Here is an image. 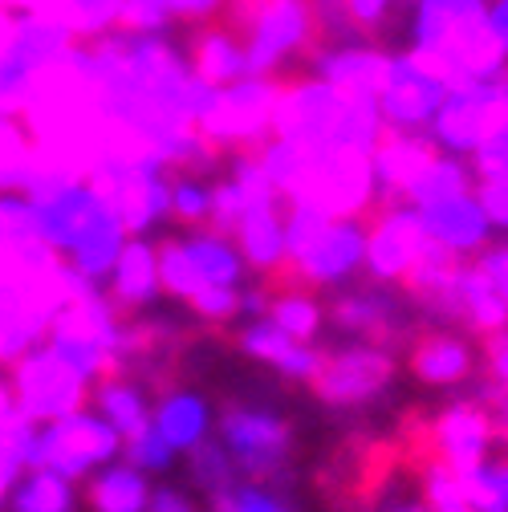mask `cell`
<instances>
[{
	"label": "cell",
	"instance_id": "21",
	"mask_svg": "<svg viewBox=\"0 0 508 512\" xmlns=\"http://www.w3.org/2000/svg\"><path fill=\"white\" fill-rule=\"evenodd\" d=\"M220 435L232 443V452H285L289 456V443H293V427L261 407H248L228 399L220 411Z\"/></svg>",
	"mask_w": 508,
	"mask_h": 512
},
{
	"label": "cell",
	"instance_id": "6",
	"mask_svg": "<svg viewBox=\"0 0 508 512\" xmlns=\"http://www.w3.org/2000/svg\"><path fill=\"white\" fill-rule=\"evenodd\" d=\"M9 370H13L17 407L33 423H57V419L82 415L90 407V378L82 370H74L53 346L29 350Z\"/></svg>",
	"mask_w": 508,
	"mask_h": 512
},
{
	"label": "cell",
	"instance_id": "9",
	"mask_svg": "<svg viewBox=\"0 0 508 512\" xmlns=\"http://www.w3.org/2000/svg\"><path fill=\"white\" fill-rule=\"evenodd\" d=\"M114 452H118V435H114L110 423L70 415V419H57L49 431H37L29 464L45 468V472H57L61 480H78L94 464L110 460Z\"/></svg>",
	"mask_w": 508,
	"mask_h": 512
},
{
	"label": "cell",
	"instance_id": "25",
	"mask_svg": "<svg viewBox=\"0 0 508 512\" xmlns=\"http://www.w3.org/2000/svg\"><path fill=\"white\" fill-rule=\"evenodd\" d=\"M82 500L90 512H147L151 488L135 468H114V472L94 476L86 484Z\"/></svg>",
	"mask_w": 508,
	"mask_h": 512
},
{
	"label": "cell",
	"instance_id": "29",
	"mask_svg": "<svg viewBox=\"0 0 508 512\" xmlns=\"http://www.w3.org/2000/svg\"><path fill=\"white\" fill-rule=\"evenodd\" d=\"M155 252H159V256H155V265H159V281H163V289H167L171 297L192 301V297L208 285V281L200 277L196 261H192V252H187V240H179V236H163Z\"/></svg>",
	"mask_w": 508,
	"mask_h": 512
},
{
	"label": "cell",
	"instance_id": "3",
	"mask_svg": "<svg viewBox=\"0 0 508 512\" xmlns=\"http://www.w3.org/2000/svg\"><path fill=\"white\" fill-rule=\"evenodd\" d=\"M289 204H309L330 220H366L378 204L374 159L358 147H338L305 159L301 183Z\"/></svg>",
	"mask_w": 508,
	"mask_h": 512
},
{
	"label": "cell",
	"instance_id": "51",
	"mask_svg": "<svg viewBox=\"0 0 508 512\" xmlns=\"http://www.w3.org/2000/svg\"><path fill=\"white\" fill-rule=\"evenodd\" d=\"M17 472H21V460H17L13 452H9L5 443H0V500L9 496V484L17 480Z\"/></svg>",
	"mask_w": 508,
	"mask_h": 512
},
{
	"label": "cell",
	"instance_id": "53",
	"mask_svg": "<svg viewBox=\"0 0 508 512\" xmlns=\"http://www.w3.org/2000/svg\"><path fill=\"white\" fill-rule=\"evenodd\" d=\"M17 407V395L9 391V382H0V423H5V415Z\"/></svg>",
	"mask_w": 508,
	"mask_h": 512
},
{
	"label": "cell",
	"instance_id": "39",
	"mask_svg": "<svg viewBox=\"0 0 508 512\" xmlns=\"http://www.w3.org/2000/svg\"><path fill=\"white\" fill-rule=\"evenodd\" d=\"M187 472H192V484H200L208 496L236 484V464L228 460V452H224L216 439L192 443V460H187Z\"/></svg>",
	"mask_w": 508,
	"mask_h": 512
},
{
	"label": "cell",
	"instance_id": "42",
	"mask_svg": "<svg viewBox=\"0 0 508 512\" xmlns=\"http://www.w3.org/2000/svg\"><path fill=\"white\" fill-rule=\"evenodd\" d=\"M187 305H192V313L200 317L204 326H212V334H216L220 326H228L232 317L240 313V293L232 285H204Z\"/></svg>",
	"mask_w": 508,
	"mask_h": 512
},
{
	"label": "cell",
	"instance_id": "28",
	"mask_svg": "<svg viewBox=\"0 0 508 512\" xmlns=\"http://www.w3.org/2000/svg\"><path fill=\"white\" fill-rule=\"evenodd\" d=\"M155 427L163 431V439L171 443V447H192V443H200L204 439V427H208V407H204V399H196V395H167L163 403H159V419H155Z\"/></svg>",
	"mask_w": 508,
	"mask_h": 512
},
{
	"label": "cell",
	"instance_id": "45",
	"mask_svg": "<svg viewBox=\"0 0 508 512\" xmlns=\"http://www.w3.org/2000/svg\"><path fill=\"white\" fill-rule=\"evenodd\" d=\"M472 196L484 208L492 232H508V175H480Z\"/></svg>",
	"mask_w": 508,
	"mask_h": 512
},
{
	"label": "cell",
	"instance_id": "24",
	"mask_svg": "<svg viewBox=\"0 0 508 512\" xmlns=\"http://www.w3.org/2000/svg\"><path fill=\"white\" fill-rule=\"evenodd\" d=\"M472 187H476L472 163L439 151V155L423 167V175L411 183V191H407V200H403V204H411V208H431V204H443V200L468 196Z\"/></svg>",
	"mask_w": 508,
	"mask_h": 512
},
{
	"label": "cell",
	"instance_id": "19",
	"mask_svg": "<svg viewBox=\"0 0 508 512\" xmlns=\"http://www.w3.org/2000/svg\"><path fill=\"white\" fill-rule=\"evenodd\" d=\"M33 216H37L41 236H45L53 248L74 252V248L82 244V236H86L102 216H110V212L90 196L86 183H78V187L61 191V196H53V200H45V204H33Z\"/></svg>",
	"mask_w": 508,
	"mask_h": 512
},
{
	"label": "cell",
	"instance_id": "47",
	"mask_svg": "<svg viewBox=\"0 0 508 512\" xmlns=\"http://www.w3.org/2000/svg\"><path fill=\"white\" fill-rule=\"evenodd\" d=\"M163 5H167V13L175 21L204 25V21H220L232 9V0H163Z\"/></svg>",
	"mask_w": 508,
	"mask_h": 512
},
{
	"label": "cell",
	"instance_id": "17",
	"mask_svg": "<svg viewBox=\"0 0 508 512\" xmlns=\"http://www.w3.org/2000/svg\"><path fill=\"white\" fill-rule=\"evenodd\" d=\"M187 66L212 90H224V86L248 78V53L224 21H204V25H196L192 41H187Z\"/></svg>",
	"mask_w": 508,
	"mask_h": 512
},
{
	"label": "cell",
	"instance_id": "52",
	"mask_svg": "<svg viewBox=\"0 0 508 512\" xmlns=\"http://www.w3.org/2000/svg\"><path fill=\"white\" fill-rule=\"evenodd\" d=\"M488 25L508 45V0H492V5H488Z\"/></svg>",
	"mask_w": 508,
	"mask_h": 512
},
{
	"label": "cell",
	"instance_id": "33",
	"mask_svg": "<svg viewBox=\"0 0 508 512\" xmlns=\"http://www.w3.org/2000/svg\"><path fill=\"white\" fill-rule=\"evenodd\" d=\"M122 0H57V21L66 25L78 41H94L114 33Z\"/></svg>",
	"mask_w": 508,
	"mask_h": 512
},
{
	"label": "cell",
	"instance_id": "4",
	"mask_svg": "<svg viewBox=\"0 0 508 512\" xmlns=\"http://www.w3.org/2000/svg\"><path fill=\"white\" fill-rule=\"evenodd\" d=\"M492 443H496V423L476 399H460L452 407H443L431 423L411 419L407 431H403L407 460L435 456L439 464H448L456 476L480 468L492 456Z\"/></svg>",
	"mask_w": 508,
	"mask_h": 512
},
{
	"label": "cell",
	"instance_id": "44",
	"mask_svg": "<svg viewBox=\"0 0 508 512\" xmlns=\"http://www.w3.org/2000/svg\"><path fill=\"white\" fill-rule=\"evenodd\" d=\"M338 5H342V13H346L350 29H354L362 41H370V37L383 33V25H387V17H391V9L399 5V0H338Z\"/></svg>",
	"mask_w": 508,
	"mask_h": 512
},
{
	"label": "cell",
	"instance_id": "15",
	"mask_svg": "<svg viewBox=\"0 0 508 512\" xmlns=\"http://www.w3.org/2000/svg\"><path fill=\"white\" fill-rule=\"evenodd\" d=\"M476 21H488V0H415L411 9V49L439 61L448 45Z\"/></svg>",
	"mask_w": 508,
	"mask_h": 512
},
{
	"label": "cell",
	"instance_id": "8",
	"mask_svg": "<svg viewBox=\"0 0 508 512\" xmlns=\"http://www.w3.org/2000/svg\"><path fill=\"white\" fill-rule=\"evenodd\" d=\"M448 78L435 61L419 49H407V53H391V74H387V86L378 94V114H383V126L387 131H427L435 110L448 98Z\"/></svg>",
	"mask_w": 508,
	"mask_h": 512
},
{
	"label": "cell",
	"instance_id": "30",
	"mask_svg": "<svg viewBox=\"0 0 508 512\" xmlns=\"http://www.w3.org/2000/svg\"><path fill=\"white\" fill-rule=\"evenodd\" d=\"M118 252H122V228L114 216H102L86 236L82 244L74 248V269H82L90 281H102L114 265H118Z\"/></svg>",
	"mask_w": 508,
	"mask_h": 512
},
{
	"label": "cell",
	"instance_id": "43",
	"mask_svg": "<svg viewBox=\"0 0 508 512\" xmlns=\"http://www.w3.org/2000/svg\"><path fill=\"white\" fill-rule=\"evenodd\" d=\"M126 456H131L135 472H163L171 464V443L163 439L159 427H143L135 435H126Z\"/></svg>",
	"mask_w": 508,
	"mask_h": 512
},
{
	"label": "cell",
	"instance_id": "49",
	"mask_svg": "<svg viewBox=\"0 0 508 512\" xmlns=\"http://www.w3.org/2000/svg\"><path fill=\"white\" fill-rule=\"evenodd\" d=\"M484 358H488L492 382H496L500 391H508V326L484 338Z\"/></svg>",
	"mask_w": 508,
	"mask_h": 512
},
{
	"label": "cell",
	"instance_id": "48",
	"mask_svg": "<svg viewBox=\"0 0 508 512\" xmlns=\"http://www.w3.org/2000/svg\"><path fill=\"white\" fill-rule=\"evenodd\" d=\"M476 265H480V273L488 277V285L496 289V297L508 305V244L484 248V252L476 256Z\"/></svg>",
	"mask_w": 508,
	"mask_h": 512
},
{
	"label": "cell",
	"instance_id": "18",
	"mask_svg": "<svg viewBox=\"0 0 508 512\" xmlns=\"http://www.w3.org/2000/svg\"><path fill=\"white\" fill-rule=\"evenodd\" d=\"M407 370L423 387H456L472 374V346L460 334L427 330L407 350Z\"/></svg>",
	"mask_w": 508,
	"mask_h": 512
},
{
	"label": "cell",
	"instance_id": "50",
	"mask_svg": "<svg viewBox=\"0 0 508 512\" xmlns=\"http://www.w3.org/2000/svg\"><path fill=\"white\" fill-rule=\"evenodd\" d=\"M147 512H196V508H192V500H187L183 492H175V488H159V492L147 500Z\"/></svg>",
	"mask_w": 508,
	"mask_h": 512
},
{
	"label": "cell",
	"instance_id": "46",
	"mask_svg": "<svg viewBox=\"0 0 508 512\" xmlns=\"http://www.w3.org/2000/svg\"><path fill=\"white\" fill-rule=\"evenodd\" d=\"M472 163V175H508V118L500 122V131L484 139V147L468 159Z\"/></svg>",
	"mask_w": 508,
	"mask_h": 512
},
{
	"label": "cell",
	"instance_id": "55",
	"mask_svg": "<svg viewBox=\"0 0 508 512\" xmlns=\"http://www.w3.org/2000/svg\"><path fill=\"white\" fill-rule=\"evenodd\" d=\"M496 435H500V439H504V443H508V423H504V427H500V431H496Z\"/></svg>",
	"mask_w": 508,
	"mask_h": 512
},
{
	"label": "cell",
	"instance_id": "34",
	"mask_svg": "<svg viewBox=\"0 0 508 512\" xmlns=\"http://www.w3.org/2000/svg\"><path fill=\"white\" fill-rule=\"evenodd\" d=\"M13 512H74L70 480H61L57 472H45V468H33V476L13 496Z\"/></svg>",
	"mask_w": 508,
	"mask_h": 512
},
{
	"label": "cell",
	"instance_id": "23",
	"mask_svg": "<svg viewBox=\"0 0 508 512\" xmlns=\"http://www.w3.org/2000/svg\"><path fill=\"white\" fill-rule=\"evenodd\" d=\"M281 212L285 204H273V208H252L244 212L240 228H236V244L244 252V261L248 269H273L281 256H285V228H281Z\"/></svg>",
	"mask_w": 508,
	"mask_h": 512
},
{
	"label": "cell",
	"instance_id": "14",
	"mask_svg": "<svg viewBox=\"0 0 508 512\" xmlns=\"http://www.w3.org/2000/svg\"><path fill=\"white\" fill-rule=\"evenodd\" d=\"M419 220H423V232L431 244H439L443 252L460 256H480L492 240V224L484 216V208L476 204V196H456V200H443V204H431V208H419Z\"/></svg>",
	"mask_w": 508,
	"mask_h": 512
},
{
	"label": "cell",
	"instance_id": "10",
	"mask_svg": "<svg viewBox=\"0 0 508 512\" xmlns=\"http://www.w3.org/2000/svg\"><path fill=\"white\" fill-rule=\"evenodd\" d=\"M366 273L374 281H403L415 261L431 248L419 208L411 204H374L366 216Z\"/></svg>",
	"mask_w": 508,
	"mask_h": 512
},
{
	"label": "cell",
	"instance_id": "26",
	"mask_svg": "<svg viewBox=\"0 0 508 512\" xmlns=\"http://www.w3.org/2000/svg\"><path fill=\"white\" fill-rule=\"evenodd\" d=\"M411 472L419 476L427 512H476L472 500H468L464 480H460L448 464H439L435 456H415V460H411Z\"/></svg>",
	"mask_w": 508,
	"mask_h": 512
},
{
	"label": "cell",
	"instance_id": "37",
	"mask_svg": "<svg viewBox=\"0 0 508 512\" xmlns=\"http://www.w3.org/2000/svg\"><path fill=\"white\" fill-rule=\"evenodd\" d=\"M330 216H322L309 204H285V256L305 261V256L322 244V236L330 232Z\"/></svg>",
	"mask_w": 508,
	"mask_h": 512
},
{
	"label": "cell",
	"instance_id": "31",
	"mask_svg": "<svg viewBox=\"0 0 508 512\" xmlns=\"http://www.w3.org/2000/svg\"><path fill=\"white\" fill-rule=\"evenodd\" d=\"M94 403L110 415V423L122 435H135V431L147 427V403H143V391L135 387L131 378H106V382H98Z\"/></svg>",
	"mask_w": 508,
	"mask_h": 512
},
{
	"label": "cell",
	"instance_id": "27",
	"mask_svg": "<svg viewBox=\"0 0 508 512\" xmlns=\"http://www.w3.org/2000/svg\"><path fill=\"white\" fill-rule=\"evenodd\" d=\"M33 163H37V147L21 118H0V196L25 191L33 179Z\"/></svg>",
	"mask_w": 508,
	"mask_h": 512
},
{
	"label": "cell",
	"instance_id": "38",
	"mask_svg": "<svg viewBox=\"0 0 508 512\" xmlns=\"http://www.w3.org/2000/svg\"><path fill=\"white\" fill-rule=\"evenodd\" d=\"M208 204H212V187H204V179L196 175H179L171 171V208L167 216L183 228H200L208 224Z\"/></svg>",
	"mask_w": 508,
	"mask_h": 512
},
{
	"label": "cell",
	"instance_id": "32",
	"mask_svg": "<svg viewBox=\"0 0 508 512\" xmlns=\"http://www.w3.org/2000/svg\"><path fill=\"white\" fill-rule=\"evenodd\" d=\"M269 322L289 334L301 346H313V338L322 334V305H317L309 293H285L269 301Z\"/></svg>",
	"mask_w": 508,
	"mask_h": 512
},
{
	"label": "cell",
	"instance_id": "54",
	"mask_svg": "<svg viewBox=\"0 0 508 512\" xmlns=\"http://www.w3.org/2000/svg\"><path fill=\"white\" fill-rule=\"evenodd\" d=\"M9 25H13V13L0 9V57H5V41H9Z\"/></svg>",
	"mask_w": 508,
	"mask_h": 512
},
{
	"label": "cell",
	"instance_id": "11",
	"mask_svg": "<svg viewBox=\"0 0 508 512\" xmlns=\"http://www.w3.org/2000/svg\"><path fill=\"white\" fill-rule=\"evenodd\" d=\"M309 74L322 78L326 86L354 94V98H374L383 94L387 74H391V53L374 41H342V45H322L309 61Z\"/></svg>",
	"mask_w": 508,
	"mask_h": 512
},
{
	"label": "cell",
	"instance_id": "36",
	"mask_svg": "<svg viewBox=\"0 0 508 512\" xmlns=\"http://www.w3.org/2000/svg\"><path fill=\"white\" fill-rule=\"evenodd\" d=\"M468 488V500L476 512H508V456L504 460H484L480 468L460 476Z\"/></svg>",
	"mask_w": 508,
	"mask_h": 512
},
{
	"label": "cell",
	"instance_id": "40",
	"mask_svg": "<svg viewBox=\"0 0 508 512\" xmlns=\"http://www.w3.org/2000/svg\"><path fill=\"white\" fill-rule=\"evenodd\" d=\"M212 512H297L289 496H277L269 488H257V484H232V488H220L208 496Z\"/></svg>",
	"mask_w": 508,
	"mask_h": 512
},
{
	"label": "cell",
	"instance_id": "5",
	"mask_svg": "<svg viewBox=\"0 0 508 512\" xmlns=\"http://www.w3.org/2000/svg\"><path fill=\"white\" fill-rule=\"evenodd\" d=\"M504 118H508V70L484 82L452 86L443 106L435 110L427 135L443 155L472 159L484 147V139L500 131Z\"/></svg>",
	"mask_w": 508,
	"mask_h": 512
},
{
	"label": "cell",
	"instance_id": "41",
	"mask_svg": "<svg viewBox=\"0 0 508 512\" xmlns=\"http://www.w3.org/2000/svg\"><path fill=\"white\" fill-rule=\"evenodd\" d=\"M240 220H244V204H240L236 183H232V179L212 183V204H208V224H204V232L228 240V236H236Z\"/></svg>",
	"mask_w": 508,
	"mask_h": 512
},
{
	"label": "cell",
	"instance_id": "35",
	"mask_svg": "<svg viewBox=\"0 0 508 512\" xmlns=\"http://www.w3.org/2000/svg\"><path fill=\"white\" fill-rule=\"evenodd\" d=\"M187 252H192V261H196V269L208 285H236L240 281V261H236L228 240L196 232L192 240H187Z\"/></svg>",
	"mask_w": 508,
	"mask_h": 512
},
{
	"label": "cell",
	"instance_id": "1",
	"mask_svg": "<svg viewBox=\"0 0 508 512\" xmlns=\"http://www.w3.org/2000/svg\"><path fill=\"white\" fill-rule=\"evenodd\" d=\"M220 21L248 53V78H293L289 61H313L322 49L313 0H232Z\"/></svg>",
	"mask_w": 508,
	"mask_h": 512
},
{
	"label": "cell",
	"instance_id": "13",
	"mask_svg": "<svg viewBox=\"0 0 508 512\" xmlns=\"http://www.w3.org/2000/svg\"><path fill=\"white\" fill-rule=\"evenodd\" d=\"M439 155L427 131H383L370 151L374 159V183H378V204H403L411 183L423 175V167Z\"/></svg>",
	"mask_w": 508,
	"mask_h": 512
},
{
	"label": "cell",
	"instance_id": "12",
	"mask_svg": "<svg viewBox=\"0 0 508 512\" xmlns=\"http://www.w3.org/2000/svg\"><path fill=\"white\" fill-rule=\"evenodd\" d=\"M330 326L358 338V342H370V346H383L391 350V342L403 338V309L399 301L387 293V289H350V293H338L326 309Z\"/></svg>",
	"mask_w": 508,
	"mask_h": 512
},
{
	"label": "cell",
	"instance_id": "22",
	"mask_svg": "<svg viewBox=\"0 0 508 512\" xmlns=\"http://www.w3.org/2000/svg\"><path fill=\"white\" fill-rule=\"evenodd\" d=\"M456 309H460V322L472 334H480V338H488V334H496V330L508 326V305L496 297V289L488 285V277L480 273L476 261H464L460 265V277H456Z\"/></svg>",
	"mask_w": 508,
	"mask_h": 512
},
{
	"label": "cell",
	"instance_id": "16",
	"mask_svg": "<svg viewBox=\"0 0 508 512\" xmlns=\"http://www.w3.org/2000/svg\"><path fill=\"white\" fill-rule=\"evenodd\" d=\"M297 265H301L309 293L354 277V269L366 265V224L362 220H334L330 232L322 236V244Z\"/></svg>",
	"mask_w": 508,
	"mask_h": 512
},
{
	"label": "cell",
	"instance_id": "7",
	"mask_svg": "<svg viewBox=\"0 0 508 512\" xmlns=\"http://www.w3.org/2000/svg\"><path fill=\"white\" fill-rule=\"evenodd\" d=\"M395 378V358L383 346L370 342H354V346H338V350H322L317 370L309 374L305 387L322 399L326 407H362L374 403L391 387Z\"/></svg>",
	"mask_w": 508,
	"mask_h": 512
},
{
	"label": "cell",
	"instance_id": "2",
	"mask_svg": "<svg viewBox=\"0 0 508 512\" xmlns=\"http://www.w3.org/2000/svg\"><path fill=\"white\" fill-rule=\"evenodd\" d=\"M281 82L285 78H240L216 90L196 131L220 155H257L273 139V110L281 98Z\"/></svg>",
	"mask_w": 508,
	"mask_h": 512
},
{
	"label": "cell",
	"instance_id": "20",
	"mask_svg": "<svg viewBox=\"0 0 508 512\" xmlns=\"http://www.w3.org/2000/svg\"><path fill=\"white\" fill-rule=\"evenodd\" d=\"M159 293V265H155V248H147L143 240L122 244L118 265H114V285H110V305L118 313V322L143 313Z\"/></svg>",
	"mask_w": 508,
	"mask_h": 512
}]
</instances>
